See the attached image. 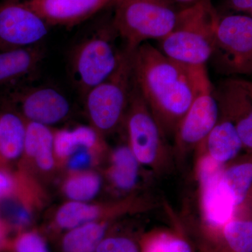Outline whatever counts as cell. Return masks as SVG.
Segmentation results:
<instances>
[{
    "label": "cell",
    "mask_w": 252,
    "mask_h": 252,
    "mask_svg": "<svg viewBox=\"0 0 252 252\" xmlns=\"http://www.w3.org/2000/svg\"><path fill=\"white\" fill-rule=\"evenodd\" d=\"M9 1V0H0V4L2 2H4V1Z\"/></svg>",
    "instance_id": "cell-33"
},
{
    "label": "cell",
    "mask_w": 252,
    "mask_h": 252,
    "mask_svg": "<svg viewBox=\"0 0 252 252\" xmlns=\"http://www.w3.org/2000/svg\"><path fill=\"white\" fill-rule=\"evenodd\" d=\"M234 218L252 220V187L243 203L235 210Z\"/></svg>",
    "instance_id": "cell-30"
},
{
    "label": "cell",
    "mask_w": 252,
    "mask_h": 252,
    "mask_svg": "<svg viewBox=\"0 0 252 252\" xmlns=\"http://www.w3.org/2000/svg\"><path fill=\"white\" fill-rule=\"evenodd\" d=\"M220 13H237L252 18V0H222Z\"/></svg>",
    "instance_id": "cell-29"
},
{
    "label": "cell",
    "mask_w": 252,
    "mask_h": 252,
    "mask_svg": "<svg viewBox=\"0 0 252 252\" xmlns=\"http://www.w3.org/2000/svg\"><path fill=\"white\" fill-rule=\"evenodd\" d=\"M9 244L8 240V227L0 218V252L9 248Z\"/></svg>",
    "instance_id": "cell-31"
},
{
    "label": "cell",
    "mask_w": 252,
    "mask_h": 252,
    "mask_svg": "<svg viewBox=\"0 0 252 252\" xmlns=\"http://www.w3.org/2000/svg\"><path fill=\"white\" fill-rule=\"evenodd\" d=\"M219 16L210 0H200L181 9L175 27L158 41V48L185 65L206 66L213 52Z\"/></svg>",
    "instance_id": "cell-2"
},
{
    "label": "cell",
    "mask_w": 252,
    "mask_h": 252,
    "mask_svg": "<svg viewBox=\"0 0 252 252\" xmlns=\"http://www.w3.org/2000/svg\"><path fill=\"white\" fill-rule=\"evenodd\" d=\"M27 121L14 109L0 113V157L14 161L24 153Z\"/></svg>",
    "instance_id": "cell-19"
},
{
    "label": "cell",
    "mask_w": 252,
    "mask_h": 252,
    "mask_svg": "<svg viewBox=\"0 0 252 252\" xmlns=\"http://www.w3.org/2000/svg\"><path fill=\"white\" fill-rule=\"evenodd\" d=\"M173 1L182 9L195 4L200 0H173Z\"/></svg>",
    "instance_id": "cell-32"
},
{
    "label": "cell",
    "mask_w": 252,
    "mask_h": 252,
    "mask_svg": "<svg viewBox=\"0 0 252 252\" xmlns=\"http://www.w3.org/2000/svg\"><path fill=\"white\" fill-rule=\"evenodd\" d=\"M132 69L136 86L162 132L175 135L196 95L206 66L181 64L146 42L132 51Z\"/></svg>",
    "instance_id": "cell-1"
},
{
    "label": "cell",
    "mask_w": 252,
    "mask_h": 252,
    "mask_svg": "<svg viewBox=\"0 0 252 252\" xmlns=\"http://www.w3.org/2000/svg\"><path fill=\"white\" fill-rule=\"evenodd\" d=\"M134 86L132 51L124 48L114 72L84 95L91 126L102 136L124 123Z\"/></svg>",
    "instance_id": "cell-4"
},
{
    "label": "cell",
    "mask_w": 252,
    "mask_h": 252,
    "mask_svg": "<svg viewBox=\"0 0 252 252\" xmlns=\"http://www.w3.org/2000/svg\"><path fill=\"white\" fill-rule=\"evenodd\" d=\"M36 168L49 173L57 165L54 153V130L49 126L27 122L24 153Z\"/></svg>",
    "instance_id": "cell-18"
},
{
    "label": "cell",
    "mask_w": 252,
    "mask_h": 252,
    "mask_svg": "<svg viewBox=\"0 0 252 252\" xmlns=\"http://www.w3.org/2000/svg\"><path fill=\"white\" fill-rule=\"evenodd\" d=\"M102 137L91 126L54 130V153L57 164H66L69 158L81 150L102 154L106 149Z\"/></svg>",
    "instance_id": "cell-17"
},
{
    "label": "cell",
    "mask_w": 252,
    "mask_h": 252,
    "mask_svg": "<svg viewBox=\"0 0 252 252\" xmlns=\"http://www.w3.org/2000/svg\"><path fill=\"white\" fill-rule=\"evenodd\" d=\"M44 58L39 44L31 47L0 50V87H11L37 71Z\"/></svg>",
    "instance_id": "cell-15"
},
{
    "label": "cell",
    "mask_w": 252,
    "mask_h": 252,
    "mask_svg": "<svg viewBox=\"0 0 252 252\" xmlns=\"http://www.w3.org/2000/svg\"><path fill=\"white\" fill-rule=\"evenodd\" d=\"M34 10L51 28H72L84 22L117 0H20Z\"/></svg>",
    "instance_id": "cell-13"
},
{
    "label": "cell",
    "mask_w": 252,
    "mask_h": 252,
    "mask_svg": "<svg viewBox=\"0 0 252 252\" xmlns=\"http://www.w3.org/2000/svg\"><path fill=\"white\" fill-rule=\"evenodd\" d=\"M113 6L111 23L130 51L165 37L175 27L181 10L173 0H117Z\"/></svg>",
    "instance_id": "cell-3"
},
{
    "label": "cell",
    "mask_w": 252,
    "mask_h": 252,
    "mask_svg": "<svg viewBox=\"0 0 252 252\" xmlns=\"http://www.w3.org/2000/svg\"><path fill=\"white\" fill-rule=\"evenodd\" d=\"M115 37L119 36L111 23L86 36L73 49L71 74L73 81L83 95L105 80L119 66L124 48L117 49Z\"/></svg>",
    "instance_id": "cell-5"
},
{
    "label": "cell",
    "mask_w": 252,
    "mask_h": 252,
    "mask_svg": "<svg viewBox=\"0 0 252 252\" xmlns=\"http://www.w3.org/2000/svg\"><path fill=\"white\" fill-rule=\"evenodd\" d=\"M124 123L127 144L140 165L159 170L167 154L165 135L141 95L135 79Z\"/></svg>",
    "instance_id": "cell-7"
},
{
    "label": "cell",
    "mask_w": 252,
    "mask_h": 252,
    "mask_svg": "<svg viewBox=\"0 0 252 252\" xmlns=\"http://www.w3.org/2000/svg\"><path fill=\"white\" fill-rule=\"evenodd\" d=\"M6 102L28 122L51 127L65 120L71 112V104L65 94L49 86L9 87Z\"/></svg>",
    "instance_id": "cell-8"
},
{
    "label": "cell",
    "mask_w": 252,
    "mask_h": 252,
    "mask_svg": "<svg viewBox=\"0 0 252 252\" xmlns=\"http://www.w3.org/2000/svg\"><path fill=\"white\" fill-rule=\"evenodd\" d=\"M111 220L79 225L63 233L61 252H95L102 239L110 232Z\"/></svg>",
    "instance_id": "cell-21"
},
{
    "label": "cell",
    "mask_w": 252,
    "mask_h": 252,
    "mask_svg": "<svg viewBox=\"0 0 252 252\" xmlns=\"http://www.w3.org/2000/svg\"><path fill=\"white\" fill-rule=\"evenodd\" d=\"M197 149L221 165L234 160L244 150L233 123L220 116L217 125Z\"/></svg>",
    "instance_id": "cell-16"
},
{
    "label": "cell",
    "mask_w": 252,
    "mask_h": 252,
    "mask_svg": "<svg viewBox=\"0 0 252 252\" xmlns=\"http://www.w3.org/2000/svg\"><path fill=\"white\" fill-rule=\"evenodd\" d=\"M220 117L233 123L244 150L252 153V81L225 77L214 86Z\"/></svg>",
    "instance_id": "cell-12"
},
{
    "label": "cell",
    "mask_w": 252,
    "mask_h": 252,
    "mask_svg": "<svg viewBox=\"0 0 252 252\" xmlns=\"http://www.w3.org/2000/svg\"><path fill=\"white\" fill-rule=\"evenodd\" d=\"M21 185V182L11 172L0 168V202L12 196Z\"/></svg>",
    "instance_id": "cell-28"
},
{
    "label": "cell",
    "mask_w": 252,
    "mask_h": 252,
    "mask_svg": "<svg viewBox=\"0 0 252 252\" xmlns=\"http://www.w3.org/2000/svg\"><path fill=\"white\" fill-rule=\"evenodd\" d=\"M220 118V106L206 70L200 79L196 95L174 135L179 152L185 153L197 149L217 125Z\"/></svg>",
    "instance_id": "cell-9"
},
{
    "label": "cell",
    "mask_w": 252,
    "mask_h": 252,
    "mask_svg": "<svg viewBox=\"0 0 252 252\" xmlns=\"http://www.w3.org/2000/svg\"><path fill=\"white\" fill-rule=\"evenodd\" d=\"M51 26L20 0L0 4V50L39 45Z\"/></svg>",
    "instance_id": "cell-10"
},
{
    "label": "cell",
    "mask_w": 252,
    "mask_h": 252,
    "mask_svg": "<svg viewBox=\"0 0 252 252\" xmlns=\"http://www.w3.org/2000/svg\"><path fill=\"white\" fill-rule=\"evenodd\" d=\"M222 180L238 208L252 187V153L238 156L225 165Z\"/></svg>",
    "instance_id": "cell-22"
},
{
    "label": "cell",
    "mask_w": 252,
    "mask_h": 252,
    "mask_svg": "<svg viewBox=\"0 0 252 252\" xmlns=\"http://www.w3.org/2000/svg\"><path fill=\"white\" fill-rule=\"evenodd\" d=\"M215 235L216 252H252V220L232 219Z\"/></svg>",
    "instance_id": "cell-23"
},
{
    "label": "cell",
    "mask_w": 252,
    "mask_h": 252,
    "mask_svg": "<svg viewBox=\"0 0 252 252\" xmlns=\"http://www.w3.org/2000/svg\"><path fill=\"white\" fill-rule=\"evenodd\" d=\"M110 157L107 175L111 185L123 192L133 190L138 182L141 165L128 144L118 146Z\"/></svg>",
    "instance_id": "cell-20"
},
{
    "label": "cell",
    "mask_w": 252,
    "mask_h": 252,
    "mask_svg": "<svg viewBox=\"0 0 252 252\" xmlns=\"http://www.w3.org/2000/svg\"><path fill=\"white\" fill-rule=\"evenodd\" d=\"M102 180L97 172L91 170L70 171L63 182L62 190L71 201L89 202L97 196Z\"/></svg>",
    "instance_id": "cell-24"
},
{
    "label": "cell",
    "mask_w": 252,
    "mask_h": 252,
    "mask_svg": "<svg viewBox=\"0 0 252 252\" xmlns=\"http://www.w3.org/2000/svg\"><path fill=\"white\" fill-rule=\"evenodd\" d=\"M9 248L11 252H50L44 235L36 230H26L20 232Z\"/></svg>",
    "instance_id": "cell-26"
},
{
    "label": "cell",
    "mask_w": 252,
    "mask_h": 252,
    "mask_svg": "<svg viewBox=\"0 0 252 252\" xmlns=\"http://www.w3.org/2000/svg\"><path fill=\"white\" fill-rule=\"evenodd\" d=\"M210 61L217 72L226 77L252 75V17L220 13Z\"/></svg>",
    "instance_id": "cell-6"
},
{
    "label": "cell",
    "mask_w": 252,
    "mask_h": 252,
    "mask_svg": "<svg viewBox=\"0 0 252 252\" xmlns=\"http://www.w3.org/2000/svg\"><path fill=\"white\" fill-rule=\"evenodd\" d=\"M95 252H141L140 244L130 237L112 234L110 231L102 239Z\"/></svg>",
    "instance_id": "cell-27"
},
{
    "label": "cell",
    "mask_w": 252,
    "mask_h": 252,
    "mask_svg": "<svg viewBox=\"0 0 252 252\" xmlns=\"http://www.w3.org/2000/svg\"><path fill=\"white\" fill-rule=\"evenodd\" d=\"M198 176L200 202L204 220L215 234L232 219L236 207L222 180L224 165H220L205 154H200Z\"/></svg>",
    "instance_id": "cell-11"
},
{
    "label": "cell",
    "mask_w": 252,
    "mask_h": 252,
    "mask_svg": "<svg viewBox=\"0 0 252 252\" xmlns=\"http://www.w3.org/2000/svg\"><path fill=\"white\" fill-rule=\"evenodd\" d=\"M130 202L122 204H97L89 202L71 201L58 209L51 227L55 233L72 229L79 225L102 220H112L119 213L130 207Z\"/></svg>",
    "instance_id": "cell-14"
},
{
    "label": "cell",
    "mask_w": 252,
    "mask_h": 252,
    "mask_svg": "<svg viewBox=\"0 0 252 252\" xmlns=\"http://www.w3.org/2000/svg\"><path fill=\"white\" fill-rule=\"evenodd\" d=\"M140 244L141 252H193L185 238L169 232H152Z\"/></svg>",
    "instance_id": "cell-25"
}]
</instances>
